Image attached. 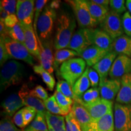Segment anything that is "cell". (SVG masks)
Wrapping results in <instances>:
<instances>
[{"label":"cell","instance_id":"681fc988","mask_svg":"<svg viewBox=\"0 0 131 131\" xmlns=\"http://www.w3.org/2000/svg\"><path fill=\"white\" fill-rule=\"evenodd\" d=\"M92 1L99 6H103L106 9H109V5L110 4V1L109 0H92Z\"/></svg>","mask_w":131,"mask_h":131},{"label":"cell","instance_id":"44dd1931","mask_svg":"<svg viewBox=\"0 0 131 131\" xmlns=\"http://www.w3.org/2000/svg\"><path fill=\"white\" fill-rule=\"evenodd\" d=\"M24 106L23 100L18 94H13L5 99L1 104L3 114L7 117H12L18 111Z\"/></svg>","mask_w":131,"mask_h":131},{"label":"cell","instance_id":"2e32d148","mask_svg":"<svg viewBox=\"0 0 131 131\" xmlns=\"http://www.w3.org/2000/svg\"><path fill=\"white\" fill-rule=\"evenodd\" d=\"M24 29L25 34V46L29 52L32 56L36 57L39 60L41 53V49L39 42L40 41L36 37V34L34 27L32 26L21 25Z\"/></svg>","mask_w":131,"mask_h":131},{"label":"cell","instance_id":"7402d4cb","mask_svg":"<svg viewBox=\"0 0 131 131\" xmlns=\"http://www.w3.org/2000/svg\"><path fill=\"white\" fill-rule=\"evenodd\" d=\"M116 101L119 104H131V74L121 78V88Z\"/></svg>","mask_w":131,"mask_h":131},{"label":"cell","instance_id":"9c48e42d","mask_svg":"<svg viewBox=\"0 0 131 131\" xmlns=\"http://www.w3.org/2000/svg\"><path fill=\"white\" fill-rule=\"evenodd\" d=\"M35 1L33 0H18L16 14L21 25L32 26L34 18Z\"/></svg>","mask_w":131,"mask_h":131},{"label":"cell","instance_id":"d6a6232c","mask_svg":"<svg viewBox=\"0 0 131 131\" xmlns=\"http://www.w3.org/2000/svg\"><path fill=\"white\" fill-rule=\"evenodd\" d=\"M9 37L12 40L24 44L25 41V34L24 29L21 24L18 23L14 27L9 29Z\"/></svg>","mask_w":131,"mask_h":131},{"label":"cell","instance_id":"9a60e30c","mask_svg":"<svg viewBox=\"0 0 131 131\" xmlns=\"http://www.w3.org/2000/svg\"><path fill=\"white\" fill-rule=\"evenodd\" d=\"M121 88V80L107 79L99 84L101 98L106 100L112 101L117 98Z\"/></svg>","mask_w":131,"mask_h":131},{"label":"cell","instance_id":"d4e9b609","mask_svg":"<svg viewBox=\"0 0 131 131\" xmlns=\"http://www.w3.org/2000/svg\"><path fill=\"white\" fill-rule=\"evenodd\" d=\"M46 119L49 131H66L65 117L46 112Z\"/></svg>","mask_w":131,"mask_h":131},{"label":"cell","instance_id":"603a6c76","mask_svg":"<svg viewBox=\"0 0 131 131\" xmlns=\"http://www.w3.org/2000/svg\"><path fill=\"white\" fill-rule=\"evenodd\" d=\"M114 118L113 111L109 112L99 120L92 122L87 131H114Z\"/></svg>","mask_w":131,"mask_h":131},{"label":"cell","instance_id":"484cf974","mask_svg":"<svg viewBox=\"0 0 131 131\" xmlns=\"http://www.w3.org/2000/svg\"><path fill=\"white\" fill-rule=\"evenodd\" d=\"M89 67L86 68L83 75L75 82L72 86V91L76 98H80L89 89L91 83L88 78Z\"/></svg>","mask_w":131,"mask_h":131},{"label":"cell","instance_id":"d590c367","mask_svg":"<svg viewBox=\"0 0 131 131\" xmlns=\"http://www.w3.org/2000/svg\"><path fill=\"white\" fill-rule=\"evenodd\" d=\"M48 1L47 0H37L35 1V11H34V29L35 30L36 35L38 36L37 31V22L41 14L45 9V5L47 4Z\"/></svg>","mask_w":131,"mask_h":131},{"label":"cell","instance_id":"816d5d0a","mask_svg":"<svg viewBox=\"0 0 131 131\" xmlns=\"http://www.w3.org/2000/svg\"><path fill=\"white\" fill-rule=\"evenodd\" d=\"M0 14H1V18H0V20L2 21H4L9 15V14L7 12H6L4 10L2 9H1V13Z\"/></svg>","mask_w":131,"mask_h":131},{"label":"cell","instance_id":"83f0119b","mask_svg":"<svg viewBox=\"0 0 131 131\" xmlns=\"http://www.w3.org/2000/svg\"><path fill=\"white\" fill-rule=\"evenodd\" d=\"M22 131H49L45 114L37 112L35 118Z\"/></svg>","mask_w":131,"mask_h":131},{"label":"cell","instance_id":"ab89813d","mask_svg":"<svg viewBox=\"0 0 131 131\" xmlns=\"http://www.w3.org/2000/svg\"><path fill=\"white\" fill-rule=\"evenodd\" d=\"M23 118L25 126H28L33 119L35 118L36 115L37 114V111L34 108L26 106L25 107L23 108Z\"/></svg>","mask_w":131,"mask_h":131},{"label":"cell","instance_id":"52a82bcc","mask_svg":"<svg viewBox=\"0 0 131 131\" xmlns=\"http://www.w3.org/2000/svg\"><path fill=\"white\" fill-rule=\"evenodd\" d=\"M114 118L115 131H131V104L115 103Z\"/></svg>","mask_w":131,"mask_h":131},{"label":"cell","instance_id":"277c9868","mask_svg":"<svg viewBox=\"0 0 131 131\" xmlns=\"http://www.w3.org/2000/svg\"><path fill=\"white\" fill-rule=\"evenodd\" d=\"M73 10L78 26L81 29L94 28L98 25L90 13L88 3L86 0L66 1Z\"/></svg>","mask_w":131,"mask_h":131},{"label":"cell","instance_id":"e0dca14e","mask_svg":"<svg viewBox=\"0 0 131 131\" xmlns=\"http://www.w3.org/2000/svg\"><path fill=\"white\" fill-rule=\"evenodd\" d=\"M109 52L110 51L104 50L94 45H92L80 53L79 56L84 60L86 64L90 68L93 67L101 61Z\"/></svg>","mask_w":131,"mask_h":131},{"label":"cell","instance_id":"f1b7e54d","mask_svg":"<svg viewBox=\"0 0 131 131\" xmlns=\"http://www.w3.org/2000/svg\"><path fill=\"white\" fill-rule=\"evenodd\" d=\"M76 56H79V54L72 49H64L57 50L54 54L53 68L58 69L59 66Z\"/></svg>","mask_w":131,"mask_h":131},{"label":"cell","instance_id":"60d3db41","mask_svg":"<svg viewBox=\"0 0 131 131\" xmlns=\"http://www.w3.org/2000/svg\"><path fill=\"white\" fill-rule=\"evenodd\" d=\"M0 131H22L17 128L14 123L9 118L6 117L0 122Z\"/></svg>","mask_w":131,"mask_h":131},{"label":"cell","instance_id":"30bf717a","mask_svg":"<svg viewBox=\"0 0 131 131\" xmlns=\"http://www.w3.org/2000/svg\"><path fill=\"white\" fill-rule=\"evenodd\" d=\"M81 104L89 113L92 122H97L108 112L112 111L113 107V101L106 100L103 98L91 104Z\"/></svg>","mask_w":131,"mask_h":131},{"label":"cell","instance_id":"74e56055","mask_svg":"<svg viewBox=\"0 0 131 131\" xmlns=\"http://www.w3.org/2000/svg\"><path fill=\"white\" fill-rule=\"evenodd\" d=\"M18 1L15 0H1L0 9L4 10L9 15L15 14L16 12Z\"/></svg>","mask_w":131,"mask_h":131},{"label":"cell","instance_id":"7c38bea8","mask_svg":"<svg viewBox=\"0 0 131 131\" xmlns=\"http://www.w3.org/2000/svg\"><path fill=\"white\" fill-rule=\"evenodd\" d=\"M88 30L92 45L104 50L112 51L114 40L107 33L98 28L88 29Z\"/></svg>","mask_w":131,"mask_h":131},{"label":"cell","instance_id":"8d00e7d4","mask_svg":"<svg viewBox=\"0 0 131 131\" xmlns=\"http://www.w3.org/2000/svg\"><path fill=\"white\" fill-rule=\"evenodd\" d=\"M66 131H82L79 124L76 120L72 112L65 116Z\"/></svg>","mask_w":131,"mask_h":131},{"label":"cell","instance_id":"f907efd6","mask_svg":"<svg viewBox=\"0 0 131 131\" xmlns=\"http://www.w3.org/2000/svg\"><path fill=\"white\" fill-rule=\"evenodd\" d=\"M60 3H61V1H58V0H55V1H52V2L50 3V5H49V6H50V7H51L52 9H53L54 10H56V9H59V8H60Z\"/></svg>","mask_w":131,"mask_h":131},{"label":"cell","instance_id":"4dcf8cb0","mask_svg":"<svg viewBox=\"0 0 131 131\" xmlns=\"http://www.w3.org/2000/svg\"><path fill=\"white\" fill-rule=\"evenodd\" d=\"M53 95L56 98L57 103H58L60 109L63 111L64 116L68 115L71 112L74 100L64 95L62 93L57 90H56Z\"/></svg>","mask_w":131,"mask_h":131},{"label":"cell","instance_id":"ffe728a7","mask_svg":"<svg viewBox=\"0 0 131 131\" xmlns=\"http://www.w3.org/2000/svg\"><path fill=\"white\" fill-rule=\"evenodd\" d=\"M71 112L79 124L81 130L87 131L92 123V119L89 113L84 106L75 100Z\"/></svg>","mask_w":131,"mask_h":131},{"label":"cell","instance_id":"bcb514c9","mask_svg":"<svg viewBox=\"0 0 131 131\" xmlns=\"http://www.w3.org/2000/svg\"><path fill=\"white\" fill-rule=\"evenodd\" d=\"M13 122L14 123V124L16 126L19 127V128L23 129L25 128L26 126L24 122L23 109H21L15 114V115L13 117Z\"/></svg>","mask_w":131,"mask_h":131},{"label":"cell","instance_id":"5b68a950","mask_svg":"<svg viewBox=\"0 0 131 131\" xmlns=\"http://www.w3.org/2000/svg\"><path fill=\"white\" fill-rule=\"evenodd\" d=\"M56 18V10L49 6L45 7L41 14L37 22V31L39 38L43 41H47L51 37Z\"/></svg>","mask_w":131,"mask_h":131},{"label":"cell","instance_id":"6da1fadb","mask_svg":"<svg viewBox=\"0 0 131 131\" xmlns=\"http://www.w3.org/2000/svg\"><path fill=\"white\" fill-rule=\"evenodd\" d=\"M76 28L75 19L69 14L63 13L57 19L54 47L57 50L68 47Z\"/></svg>","mask_w":131,"mask_h":131},{"label":"cell","instance_id":"f546056e","mask_svg":"<svg viewBox=\"0 0 131 131\" xmlns=\"http://www.w3.org/2000/svg\"><path fill=\"white\" fill-rule=\"evenodd\" d=\"M33 70L35 73L41 77L42 81L46 84L49 91H53L55 86V80L52 74L45 70L40 64L34 66Z\"/></svg>","mask_w":131,"mask_h":131},{"label":"cell","instance_id":"cb8c5ba5","mask_svg":"<svg viewBox=\"0 0 131 131\" xmlns=\"http://www.w3.org/2000/svg\"><path fill=\"white\" fill-rule=\"evenodd\" d=\"M111 50L118 55L131 58V38L126 35H123L116 38L113 42Z\"/></svg>","mask_w":131,"mask_h":131},{"label":"cell","instance_id":"ee69618b","mask_svg":"<svg viewBox=\"0 0 131 131\" xmlns=\"http://www.w3.org/2000/svg\"><path fill=\"white\" fill-rule=\"evenodd\" d=\"M88 78L91 83V86L92 88H98V86L100 84V78L97 72L92 68H91L89 67Z\"/></svg>","mask_w":131,"mask_h":131},{"label":"cell","instance_id":"7dc6e473","mask_svg":"<svg viewBox=\"0 0 131 131\" xmlns=\"http://www.w3.org/2000/svg\"><path fill=\"white\" fill-rule=\"evenodd\" d=\"M3 21H4L5 26H6L8 29L12 28V27H14L16 24H18L19 23L17 16H16L15 14L9 15Z\"/></svg>","mask_w":131,"mask_h":131},{"label":"cell","instance_id":"836d02e7","mask_svg":"<svg viewBox=\"0 0 131 131\" xmlns=\"http://www.w3.org/2000/svg\"><path fill=\"white\" fill-rule=\"evenodd\" d=\"M44 103H45V107L47 111L54 115L64 116L63 111L60 109V106L57 103L56 98L54 95L49 97L47 100L44 101Z\"/></svg>","mask_w":131,"mask_h":131},{"label":"cell","instance_id":"8fae6325","mask_svg":"<svg viewBox=\"0 0 131 131\" xmlns=\"http://www.w3.org/2000/svg\"><path fill=\"white\" fill-rule=\"evenodd\" d=\"M128 74H131V58L118 55L115 60L109 72L110 78L121 80L123 77Z\"/></svg>","mask_w":131,"mask_h":131},{"label":"cell","instance_id":"7a4b0ae2","mask_svg":"<svg viewBox=\"0 0 131 131\" xmlns=\"http://www.w3.org/2000/svg\"><path fill=\"white\" fill-rule=\"evenodd\" d=\"M25 75V68L20 62L10 60L5 63L0 73L1 92L9 87L20 84Z\"/></svg>","mask_w":131,"mask_h":131},{"label":"cell","instance_id":"4fadbf2b","mask_svg":"<svg viewBox=\"0 0 131 131\" xmlns=\"http://www.w3.org/2000/svg\"><path fill=\"white\" fill-rule=\"evenodd\" d=\"M88 29L80 28L75 32L68 47L80 55L84 50L92 46Z\"/></svg>","mask_w":131,"mask_h":131},{"label":"cell","instance_id":"f5cc1de1","mask_svg":"<svg viewBox=\"0 0 131 131\" xmlns=\"http://www.w3.org/2000/svg\"><path fill=\"white\" fill-rule=\"evenodd\" d=\"M126 7L127 10H128V12L131 15V0H127V1H126Z\"/></svg>","mask_w":131,"mask_h":131},{"label":"cell","instance_id":"5bb4252c","mask_svg":"<svg viewBox=\"0 0 131 131\" xmlns=\"http://www.w3.org/2000/svg\"><path fill=\"white\" fill-rule=\"evenodd\" d=\"M18 95L26 106L34 108L37 112L46 114L47 112L44 101L34 96L27 84L23 85Z\"/></svg>","mask_w":131,"mask_h":131},{"label":"cell","instance_id":"3957f363","mask_svg":"<svg viewBox=\"0 0 131 131\" xmlns=\"http://www.w3.org/2000/svg\"><path fill=\"white\" fill-rule=\"evenodd\" d=\"M86 63L83 58H72L60 66L59 73L61 77L72 87L86 69Z\"/></svg>","mask_w":131,"mask_h":131},{"label":"cell","instance_id":"4316f807","mask_svg":"<svg viewBox=\"0 0 131 131\" xmlns=\"http://www.w3.org/2000/svg\"><path fill=\"white\" fill-rule=\"evenodd\" d=\"M87 3L92 16L98 24H101L110 12L109 9L95 4L93 2L92 0H88Z\"/></svg>","mask_w":131,"mask_h":131},{"label":"cell","instance_id":"8992f818","mask_svg":"<svg viewBox=\"0 0 131 131\" xmlns=\"http://www.w3.org/2000/svg\"><path fill=\"white\" fill-rule=\"evenodd\" d=\"M3 39L8 53L11 58L21 60L33 66H35V60L34 57L24 44L12 40L9 37Z\"/></svg>","mask_w":131,"mask_h":131},{"label":"cell","instance_id":"d6986e66","mask_svg":"<svg viewBox=\"0 0 131 131\" xmlns=\"http://www.w3.org/2000/svg\"><path fill=\"white\" fill-rule=\"evenodd\" d=\"M117 54L115 52L111 51L108 53L101 61L92 67L97 72L100 78V84L107 80V76L112 68L113 63L117 58Z\"/></svg>","mask_w":131,"mask_h":131},{"label":"cell","instance_id":"1f68e13d","mask_svg":"<svg viewBox=\"0 0 131 131\" xmlns=\"http://www.w3.org/2000/svg\"><path fill=\"white\" fill-rule=\"evenodd\" d=\"M101 98L99 88H92L88 90L81 98H76L75 100L81 104H88L95 102Z\"/></svg>","mask_w":131,"mask_h":131},{"label":"cell","instance_id":"f35d334b","mask_svg":"<svg viewBox=\"0 0 131 131\" xmlns=\"http://www.w3.org/2000/svg\"><path fill=\"white\" fill-rule=\"evenodd\" d=\"M125 3L124 0H111L109 5L111 10L120 15L126 11Z\"/></svg>","mask_w":131,"mask_h":131},{"label":"cell","instance_id":"ac0fdd59","mask_svg":"<svg viewBox=\"0 0 131 131\" xmlns=\"http://www.w3.org/2000/svg\"><path fill=\"white\" fill-rule=\"evenodd\" d=\"M41 49V53L39 61L40 65L48 71L49 73L52 74L53 72V63L54 55H53L52 50V46L50 43L47 41L40 42Z\"/></svg>","mask_w":131,"mask_h":131},{"label":"cell","instance_id":"b9f144b4","mask_svg":"<svg viewBox=\"0 0 131 131\" xmlns=\"http://www.w3.org/2000/svg\"><path fill=\"white\" fill-rule=\"evenodd\" d=\"M122 24L124 32L131 38V15L129 12H126L123 15Z\"/></svg>","mask_w":131,"mask_h":131},{"label":"cell","instance_id":"c3c4849f","mask_svg":"<svg viewBox=\"0 0 131 131\" xmlns=\"http://www.w3.org/2000/svg\"><path fill=\"white\" fill-rule=\"evenodd\" d=\"M9 29L5 26L4 21L0 20V35L1 38H5L9 37Z\"/></svg>","mask_w":131,"mask_h":131},{"label":"cell","instance_id":"e575fe53","mask_svg":"<svg viewBox=\"0 0 131 131\" xmlns=\"http://www.w3.org/2000/svg\"><path fill=\"white\" fill-rule=\"evenodd\" d=\"M57 90L67 97L75 100V96L72 91V87L64 80H59L57 83Z\"/></svg>","mask_w":131,"mask_h":131},{"label":"cell","instance_id":"7bdbcfd3","mask_svg":"<svg viewBox=\"0 0 131 131\" xmlns=\"http://www.w3.org/2000/svg\"><path fill=\"white\" fill-rule=\"evenodd\" d=\"M31 92L34 96L40 98L43 101L47 100L49 98L47 91L43 87L40 85H37L33 89H31Z\"/></svg>","mask_w":131,"mask_h":131},{"label":"cell","instance_id":"f6af8a7d","mask_svg":"<svg viewBox=\"0 0 131 131\" xmlns=\"http://www.w3.org/2000/svg\"><path fill=\"white\" fill-rule=\"evenodd\" d=\"M10 57L8 53L6 47L5 46L4 40L3 38H0V65L1 66H3L5 63L7 62L9 59H10Z\"/></svg>","mask_w":131,"mask_h":131},{"label":"cell","instance_id":"ba28073f","mask_svg":"<svg viewBox=\"0 0 131 131\" xmlns=\"http://www.w3.org/2000/svg\"><path fill=\"white\" fill-rule=\"evenodd\" d=\"M101 29L114 40L123 35L124 30L122 24V18L120 15L111 10L104 21L100 24Z\"/></svg>","mask_w":131,"mask_h":131}]
</instances>
